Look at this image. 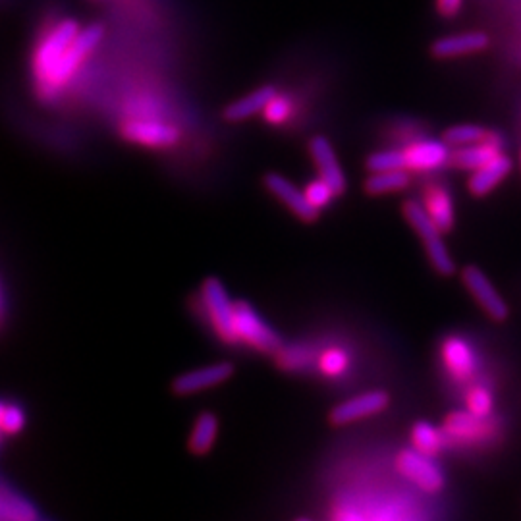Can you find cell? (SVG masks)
<instances>
[{
    "label": "cell",
    "mask_w": 521,
    "mask_h": 521,
    "mask_svg": "<svg viewBox=\"0 0 521 521\" xmlns=\"http://www.w3.org/2000/svg\"><path fill=\"white\" fill-rule=\"evenodd\" d=\"M404 217L410 222L415 234L419 236L421 244L425 247V253L433 265V269L442 276L452 275L456 271L454 259L448 251V246L444 244L442 238V230L435 224V220L429 217V213L425 211L423 203L417 201H406L404 203Z\"/></svg>",
    "instance_id": "6da1fadb"
},
{
    "label": "cell",
    "mask_w": 521,
    "mask_h": 521,
    "mask_svg": "<svg viewBox=\"0 0 521 521\" xmlns=\"http://www.w3.org/2000/svg\"><path fill=\"white\" fill-rule=\"evenodd\" d=\"M82 28L74 20H64L56 26L49 35L41 41L33 56V74L39 82L47 85L51 76L55 74L56 66L66 55V51L72 47L76 37L80 35Z\"/></svg>",
    "instance_id": "7a4b0ae2"
},
{
    "label": "cell",
    "mask_w": 521,
    "mask_h": 521,
    "mask_svg": "<svg viewBox=\"0 0 521 521\" xmlns=\"http://www.w3.org/2000/svg\"><path fill=\"white\" fill-rule=\"evenodd\" d=\"M201 298H203V305L207 309L209 321L213 325L215 332L219 334L220 340L224 344L236 346L238 336H236V302L230 300L224 284L220 282L217 276H209L205 278L203 286H201Z\"/></svg>",
    "instance_id": "3957f363"
},
{
    "label": "cell",
    "mask_w": 521,
    "mask_h": 521,
    "mask_svg": "<svg viewBox=\"0 0 521 521\" xmlns=\"http://www.w3.org/2000/svg\"><path fill=\"white\" fill-rule=\"evenodd\" d=\"M236 336L249 348L261 354H278L284 348L280 334L276 332L247 302H236Z\"/></svg>",
    "instance_id": "277c9868"
},
{
    "label": "cell",
    "mask_w": 521,
    "mask_h": 521,
    "mask_svg": "<svg viewBox=\"0 0 521 521\" xmlns=\"http://www.w3.org/2000/svg\"><path fill=\"white\" fill-rule=\"evenodd\" d=\"M396 469L423 493L439 494L446 487L444 471L435 462V458L425 456L413 448L402 450L396 456Z\"/></svg>",
    "instance_id": "5b68a950"
},
{
    "label": "cell",
    "mask_w": 521,
    "mask_h": 521,
    "mask_svg": "<svg viewBox=\"0 0 521 521\" xmlns=\"http://www.w3.org/2000/svg\"><path fill=\"white\" fill-rule=\"evenodd\" d=\"M442 429L448 440L454 444L477 446L493 439V417H479L469 410H458L444 417Z\"/></svg>",
    "instance_id": "8992f818"
},
{
    "label": "cell",
    "mask_w": 521,
    "mask_h": 521,
    "mask_svg": "<svg viewBox=\"0 0 521 521\" xmlns=\"http://www.w3.org/2000/svg\"><path fill=\"white\" fill-rule=\"evenodd\" d=\"M103 35H105V29L99 24L83 28L80 35L76 37V41L72 43V47L66 51L64 58L60 60V64L56 66L55 74L51 76L47 87L58 89L64 83H68V80L76 74V70L82 66L83 60L99 47V43L103 41Z\"/></svg>",
    "instance_id": "52a82bcc"
},
{
    "label": "cell",
    "mask_w": 521,
    "mask_h": 521,
    "mask_svg": "<svg viewBox=\"0 0 521 521\" xmlns=\"http://www.w3.org/2000/svg\"><path fill=\"white\" fill-rule=\"evenodd\" d=\"M462 280L467 292L473 296V300L479 303V307L493 319V321H506L510 317V307L504 302V298L500 296V292L496 290L491 282V278L485 275L479 267L469 265L462 273Z\"/></svg>",
    "instance_id": "ba28073f"
},
{
    "label": "cell",
    "mask_w": 521,
    "mask_h": 521,
    "mask_svg": "<svg viewBox=\"0 0 521 521\" xmlns=\"http://www.w3.org/2000/svg\"><path fill=\"white\" fill-rule=\"evenodd\" d=\"M440 359L446 373L456 383H469L479 371V357L469 340L462 336H448L440 346Z\"/></svg>",
    "instance_id": "9c48e42d"
},
{
    "label": "cell",
    "mask_w": 521,
    "mask_h": 521,
    "mask_svg": "<svg viewBox=\"0 0 521 521\" xmlns=\"http://www.w3.org/2000/svg\"><path fill=\"white\" fill-rule=\"evenodd\" d=\"M406 168L410 172H437L440 168L452 163V147L444 143V139H417L406 145L404 149Z\"/></svg>",
    "instance_id": "30bf717a"
},
{
    "label": "cell",
    "mask_w": 521,
    "mask_h": 521,
    "mask_svg": "<svg viewBox=\"0 0 521 521\" xmlns=\"http://www.w3.org/2000/svg\"><path fill=\"white\" fill-rule=\"evenodd\" d=\"M388 404H390V398L386 392L371 390V392L359 394V396H354V398L334 406L329 413L330 423L336 427L350 425V423L383 413L388 408Z\"/></svg>",
    "instance_id": "8fae6325"
},
{
    "label": "cell",
    "mask_w": 521,
    "mask_h": 521,
    "mask_svg": "<svg viewBox=\"0 0 521 521\" xmlns=\"http://www.w3.org/2000/svg\"><path fill=\"white\" fill-rule=\"evenodd\" d=\"M234 375V365L228 361H220L213 365H205V367H197L188 373L178 375L172 381V392L178 396H190L197 392H205L213 386L226 383L228 379H232Z\"/></svg>",
    "instance_id": "7c38bea8"
},
{
    "label": "cell",
    "mask_w": 521,
    "mask_h": 521,
    "mask_svg": "<svg viewBox=\"0 0 521 521\" xmlns=\"http://www.w3.org/2000/svg\"><path fill=\"white\" fill-rule=\"evenodd\" d=\"M263 184H265V188L269 190V192L275 195L278 201H282L286 207H288V211L290 213H294L298 219L302 220V222H317L319 219V209H315L311 203H309V199H307V195L303 190H300L298 186H294L288 178H284L282 174H278V172H269V174H265V178H263Z\"/></svg>",
    "instance_id": "4fadbf2b"
},
{
    "label": "cell",
    "mask_w": 521,
    "mask_h": 521,
    "mask_svg": "<svg viewBox=\"0 0 521 521\" xmlns=\"http://www.w3.org/2000/svg\"><path fill=\"white\" fill-rule=\"evenodd\" d=\"M122 136L130 143L143 147H170L180 139V132L159 120H128L122 126Z\"/></svg>",
    "instance_id": "5bb4252c"
},
{
    "label": "cell",
    "mask_w": 521,
    "mask_h": 521,
    "mask_svg": "<svg viewBox=\"0 0 521 521\" xmlns=\"http://www.w3.org/2000/svg\"><path fill=\"white\" fill-rule=\"evenodd\" d=\"M489 45H491V39L485 31L454 33V35H446V37L437 39L431 47V55L440 60L462 58V56L479 55V53L487 51Z\"/></svg>",
    "instance_id": "9a60e30c"
},
{
    "label": "cell",
    "mask_w": 521,
    "mask_h": 521,
    "mask_svg": "<svg viewBox=\"0 0 521 521\" xmlns=\"http://www.w3.org/2000/svg\"><path fill=\"white\" fill-rule=\"evenodd\" d=\"M309 155L317 166L319 176L325 182H329L330 186L334 188V192L338 195L346 192L348 180H346V174H344L342 166L336 159V153H334L330 139L325 138V136H313L309 139Z\"/></svg>",
    "instance_id": "2e32d148"
},
{
    "label": "cell",
    "mask_w": 521,
    "mask_h": 521,
    "mask_svg": "<svg viewBox=\"0 0 521 521\" xmlns=\"http://www.w3.org/2000/svg\"><path fill=\"white\" fill-rule=\"evenodd\" d=\"M510 172H512V159L506 153H500L487 165L471 172V176L467 180V188L471 195L485 197V195L493 193L508 178Z\"/></svg>",
    "instance_id": "e0dca14e"
},
{
    "label": "cell",
    "mask_w": 521,
    "mask_h": 521,
    "mask_svg": "<svg viewBox=\"0 0 521 521\" xmlns=\"http://www.w3.org/2000/svg\"><path fill=\"white\" fill-rule=\"evenodd\" d=\"M500 153H504V141L500 138V134L491 132L489 138L477 145L452 149V165L460 170L473 172V170L487 165L489 161H493L494 157H498Z\"/></svg>",
    "instance_id": "ac0fdd59"
},
{
    "label": "cell",
    "mask_w": 521,
    "mask_h": 521,
    "mask_svg": "<svg viewBox=\"0 0 521 521\" xmlns=\"http://www.w3.org/2000/svg\"><path fill=\"white\" fill-rule=\"evenodd\" d=\"M423 207L442 232H450L454 228V222H456L454 199L444 186H439V184L429 186L423 193Z\"/></svg>",
    "instance_id": "d6986e66"
},
{
    "label": "cell",
    "mask_w": 521,
    "mask_h": 521,
    "mask_svg": "<svg viewBox=\"0 0 521 521\" xmlns=\"http://www.w3.org/2000/svg\"><path fill=\"white\" fill-rule=\"evenodd\" d=\"M276 89L273 85H263L246 97L230 103L226 109L222 110V116L226 122H244L247 118H253L259 112H265L267 105L273 101Z\"/></svg>",
    "instance_id": "ffe728a7"
},
{
    "label": "cell",
    "mask_w": 521,
    "mask_h": 521,
    "mask_svg": "<svg viewBox=\"0 0 521 521\" xmlns=\"http://www.w3.org/2000/svg\"><path fill=\"white\" fill-rule=\"evenodd\" d=\"M0 521H47L41 518L37 506L26 496L14 491L8 483L2 485L0 494Z\"/></svg>",
    "instance_id": "44dd1931"
},
{
    "label": "cell",
    "mask_w": 521,
    "mask_h": 521,
    "mask_svg": "<svg viewBox=\"0 0 521 521\" xmlns=\"http://www.w3.org/2000/svg\"><path fill=\"white\" fill-rule=\"evenodd\" d=\"M410 442H412L413 450H417L425 456H431V458H437L440 452L450 444L444 429L435 427L429 421H417L413 425Z\"/></svg>",
    "instance_id": "7402d4cb"
},
{
    "label": "cell",
    "mask_w": 521,
    "mask_h": 521,
    "mask_svg": "<svg viewBox=\"0 0 521 521\" xmlns=\"http://www.w3.org/2000/svg\"><path fill=\"white\" fill-rule=\"evenodd\" d=\"M412 184V172L408 168L388 170V172H373L365 178L363 190L367 195H386L408 190Z\"/></svg>",
    "instance_id": "603a6c76"
},
{
    "label": "cell",
    "mask_w": 521,
    "mask_h": 521,
    "mask_svg": "<svg viewBox=\"0 0 521 521\" xmlns=\"http://www.w3.org/2000/svg\"><path fill=\"white\" fill-rule=\"evenodd\" d=\"M219 437V417L215 413L203 412L193 423L188 446L195 456H205L215 446Z\"/></svg>",
    "instance_id": "cb8c5ba5"
},
{
    "label": "cell",
    "mask_w": 521,
    "mask_h": 521,
    "mask_svg": "<svg viewBox=\"0 0 521 521\" xmlns=\"http://www.w3.org/2000/svg\"><path fill=\"white\" fill-rule=\"evenodd\" d=\"M491 136V130L477 126V124H458L448 128L442 139L444 143H448L452 149H462V147H469V145H477L481 141Z\"/></svg>",
    "instance_id": "d4e9b609"
},
{
    "label": "cell",
    "mask_w": 521,
    "mask_h": 521,
    "mask_svg": "<svg viewBox=\"0 0 521 521\" xmlns=\"http://www.w3.org/2000/svg\"><path fill=\"white\" fill-rule=\"evenodd\" d=\"M466 410L479 417H493V392L483 384H473L466 392Z\"/></svg>",
    "instance_id": "484cf974"
},
{
    "label": "cell",
    "mask_w": 521,
    "mask_h": 521,
    "mask_svg": "<svg viewBox=\"0 0 521 521\" xmlns=\"http://www.w3.org/2000/svg\"><path fill=\"white\" fill-rule=\"evenodd\" d=\"M367 170L373 172H388V170H400L406 168V157L402 149H384V151H377L373 155L367 157L365 161Z\"/></svg>",
    "instance_id": "4316f807"
},
{
    "label": "cell",
    "mask_w": 521,
    "mask_h": 521,
    "mask_svg": "<svg viewBox=\"0 0 521 521\" xmlns=\"http://www.w3.org/2000/svg\"><path fill=\"white\" fill-rule=\"evenodd\" d=\"M26 427V412L14 404L4 400L0 406V429L4 435H20Z\"/></svg>",
    "instance_id": "83f0119b"
},
{
    "label": "cell",
    "mask_w": 521,
    "mask_h": 521,
    "mask_svg": "<svg viewBox=\"0 0 521 521\" xmlns=\"http://www.w3.org/2000/svg\"><path fill=\"white\" fill-rule=\"evenodd\" d=\"M317 365H319V371L325 377L336 379V377H342L348 371L350 357L340 348H330L323 356L317 359Z\"/></svg>",
    "instance_id": "f1b7e54d"
},
{
    "label": "cell",
    "mask_w": 521,
    "mask_h": 521,
    "mask_svg": "<svg viewBox=\"0 0 521 521\" xmlns=\"http://www.w3.org/2000/svg\"><path fill=\"white\" fill-rule=\"evenodd\" d=\"M303 192L307 195L309 203H311L315 209H319V211L325 209V207H329L330 203H332V199L338 195V193L334 192V188L330 186L329 182H325L323 178L311 182Z\"/></svg>",
    "instance_id": "f546056e"
},
{
    "label": "cell",
    "mask_w": 521,
    "mask_h": 521,
    "mask_svg": "<svg viewBox=\"0 0 521 521\" xmlns=\"http://www.w3.org/2000/svg\"><path fill=\"white\" fill-rule=\"evenodd\" d=\"M288 116H290V103L276 93L275 97H273V101H271V103L267 105V109H265V118H267L271 124H280V122H284Z\"/></svg>",
    "instance_id": "4dcf8cb0"
},
{
    "label": "cell",
    "mask_w": 521,
    "mask_h": 521,
    "mask_svg": "<svg viewBox=\"0 0 521 521\" xmlns=\"http://www.w3.org/2000/svg\"><path fill=\"white\" fill-rule=\"evenodd\" d=\"M332 521H369L361 510H357L352 504H340L334 508Z\"/></svg>",
    "instance_id": "1f68e13d"
},
{
    "label": "cell",
    "mask_w": 521,
    "mask_h": 521,
    "mask_svg": "<svg viewBox=\"0 0 521 521\" xmlns=\"http://www.w3.org/2000/svg\"><path fill=\"white\" fill-rule=\"evenodd\" d=\"M464 0H437V10L442 18H454L462 12Z\"/></svg>",
    "instance_id": "d6a6232c"
},
{
    "label": "cell",
    "mask_w": 521,
    "mask_h": 521,
    "mask_svg": "<svg viewBox=\"0 0 521 521\" xmlns=\"http://www.w3.org/2000/svg\"><path fill=\"white\" fill-rule=\"evenodd\" d=\"M296 521H311V520H307V518H300V520H296Z\"/></svg>",
    "instance_id": "836d02e7"
},
{
    "label": "cell",
    "mask_w": 521,
    "mask_h": 521,
    "mask_svg": "<svg viewBox=\"0 0 521 521\" xmlns=\"http://www.w3.org/2000/svg\"><path fill=\"white\" fill-rule=\"evenodd\" d=\"M520 165H521V151H520Z\"/></svg>",
    "instance_id": "e575fe53"
}]
</instances>
